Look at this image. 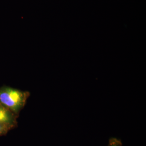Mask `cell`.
<instances>
[{
    "label": "cell",
    "mask_w": 146,
    "mask_h": 146,
    "mask_svg": "<svg viewBox=\"0 0 146 146\" xmlns=\"http://www.w3.org/2000/svg\"><path fill=\"white\" fill-rule=\"evenodd\" d=\"M29 95L28 92L4 86L0 88V104L17 116L25 106Z\"/></svg>",
    "instance_id": "1"
},
{
    "label": "cell",
    "mask_w": 146,
    "mask_h": 146,
    "mask_svg": "<svg viewBox=\"0 0 146 146\" xmlns=\"http://www.w3.org/2000/svg\"><path fill=\"white\" fill-rule=\"evenodd\" d=\"M17 115L10 110L0 104V123L14 128L17 125Z\"/></svg>",
    "instance_id": "2"
},
{
    "label": "cell",
    "mask_w": 146,
    "mask_h": 146,
    "mask_svg": "<svg viewBox=\"0 0 146 146\" xmlns=\"http://www.w3.org/2000/svg\"><path fill=\"white\" fill-rule=\"evenodd\" d=\"M11 129L8 126L0 123V136L5 135Z\"/></svg>",
    "instance_id": "3"
},
{
    "label": "cell",
    "mask_w": 146,
    "mask_h": 146,
    "mask_svg": "<svg viewBox=\"0 0 146 146\" xmlns=\"http://www.w3.org/2000/svg\"><path fill=\"white\" fill-rule=\"evenodd\" d=\"M122 144L120 140L116 138H111L107 146H122Z\"/></svg>",
    "instance_id": "4"
}]
</instances>
